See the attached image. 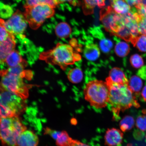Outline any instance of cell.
<instances>
[{
    "mask_svg": "<svg viewBox=\"0 0 146 146\" xmlns=\"http://www.w3.org/2000/svg\"><path fill=\"white\" fill-rule=\"evenodd\" d=\"M25 67L21 65L0 70V76L2 77L0 83L1 92L9 91L23 100L28 98L30 85L25 83L23 78L30 80L32 78L33 74L30 71L25 70Z\"/></svg>",
    "mask_w": 146,
    "mask_h": 146,
    "instance_id": "1",
    "label": "cell"
},
{
    "mask_svg": "<svg viewBox=\"0 0 146 146\" xmlns=\"http://www.w3.org/2000/svg\"><path fill=\"white\" fill-rule=\"evenodd\" d=\"M106 80L109 89L108 105L109 106L114 120L119 119L120 112H124L132 107L136 108L140 107L128 86L113 83L109 77Z\"/></svg>",
    "mask_w": 146,
    "mask_h": 146,
    "instance_id": "2",
    "label": "cell"
},
{
    "mask_svg": "<svg viewBox=\"0 0 146 146\" xmlns=\"http://www.w3.org/2000/svg\"><path fill=\"white\" fill-rule=\"evenodd\" d=\"M40 59L52 65H56L65 70L67 67L81 59V56L70 44L58 43L52 50L43 52Z\"/></svg>",
    "mask_w": 146,
    "mask_h": 146,
    "instance_id": "3",
    "label": "cell"
},
{
    "mask_svg": "<svg viewBox=\"0 0 146 146\" xmlns=\"http://www.w3.org/2000/svg\"><path fill=\"white\" fill-rule=\"evenodd\" d=\"M84 94L86 100L96 108H104L108 105L109 89L106 82L97 80L89 82Z\"/></svg>",
    "mask_w": 146,
    "mask_h": 146,
    "instance_id": "4",
    "label": "cell"
},
{
    "mask_svg": "<svg viewBox=\"0 0 146 146\" xmlns=\"http://www.w3.org/2000/svg\"><path fill=\"white\" fill-rule=\"evenodd\" d=\"M27 127L18 117L0 119V140L3 146H17L18 137Z\"/></svg>",
    "mask_w": 146,
    "mask_h": 146,
    "instance_id": "5",
    "label": "cell"
},
{
    "mask_svg": "<svg viewBox=\"0 0 146 146\" xmlns=\"http://www.w3.org/2000/svg\"><path fill=\"white\" fill-rule=\"evenodd\" d=\"M26 104L20 97L9 91L0 94V119L18 117L26 108Z\"/></svg>",
    "mask_w": 146,
    "mask_h": 146,
    "instance_id": "6",
    "label": "cell"
},
{
    "mask_svg": "<svg viewBox=\"0 0 146 146\" xmlns=\"http://www.w3.org/2000/svg\"><path fill=\"white\" fill-rule=\"evenodd\" d=\"M24 7V15L29 26L34 30H37L46 19L53 16L55 13L54 8L45 4Z\"/></svg>",
    "mask_w": 146,
    "mask_h": 146,
    "instance_id": "7",
    "label": "cell"
},
{
    "mask_svg": "<svg viewBox=\"0 0 146 146\" xmlns=\"http://www.w3.org/2000/svg\"><path fill=\"white\" fill-rule=\"evenodd\" d=\"M100 20L106 31L113 35L124 24L123 15L117 13L110 6L104 7L100 10Z\"/></svg>",
    "mask_w": 146,
    "mask_h": 146,
    "instance_id": "8",
    "label": "cell"
},
{
    "mask_svg": "<svg viewBox=\"0 0 146 146\" xmlns=\"http://www.w3.org/2000/svg\"><path fill=\"white\" fill-rule=\"evenodd\" d=\"M27 24L23 13L17 10L8 21H5L4 25L7 30L14 36H23Z\"/></svg>",
    "mask_w": 146,
    "mask_h": 146,
    "instance_id": "9",
    "label": "cell"
},
{
    "mask_svg": "<svg viewBox=\"0 0 146 146\" xmlns=\"http://www.w3.org/2000/svg\"><path fill=\"white\" fill-rule=\"evenodd\" d=\"M90 32L97 40V45L102 52L107 54L111 52L113 47V43L111 40L106 37L100 27L91 29Z\"/></svg>",
    "mask_w": 146,
    "mask_h": 146,
    "instance_id": "10",
    "label": "cell"
},
{
    "mask_svg": "<svg viewBox=\"0 0 146 146\" xmlns=\"http://www.w3.org/2000/svg\"><path fill=\"white\" fill-rule=\"evenodd\" d=\"M16 42L15 36L10 34L6 40L0 42V64L5 63V60L12 51L15 50Z\"/></svg>",
    "mask_w": 146,
    "mask_h": 146,
    "instance_id": "11",
    "label": "cell"
},
{
    "mask_svg": "<svg viewBox=\"0 0 146 146\" xmlns=\"http://www.w3.org/2000/svg\"><path fill=\"white\" fill-rule=\"evenodd\" d=\"M123 134L121 131L115 128L108 129L105 136V145L108 146H119L122 143Z\"/></svg>",
    "mask_w": 146,
    "mask_h": 146,
    "instance_id": "12",
    "label": "cell"
},
{
    "mask_svg": "<svg viewBox=\"0 0 146 146\" xmlns=\"http://www.w3.org/2000/svg\"><path fill=\"white\" fill-rule=\"evenodd\" d=\"M39 138L32 131L25 130L18 138L17 146H37Z\"/></svg>",
    "mask_w": 146,
    "mask_h": 146,
    "instance_id": "13",
    "label": "cell"
},
{
    "mask_svg": "<svg viewBox=\"0 0 146 146\" xmlns=\"http://www.w3.org/2000/svg\"><path fill=\"white\" fill-rule=\"evenodd\" d=\"M83 54L87 60L95 61L100 57V49L96 44L94 43L92 41L88 40L84 47Z\"/></svg>",
    "mask_w": 146,
    "mask_h": 146,
    "instance_id": "14",
    "label": "cell"
},
{
    "mask_svg": "<svg viewBox=\"0 0 146 146\" xmlns=\"http://www.w3.org/2000/svg\"><path fill=\"white\" fill-rule=\"evenodd\" d=\"M5 63L9 67V68H13L23 65L27 66V62L23 59L21 54L18 51L14 50L7 56L5 60Z\"/></svg>",
    "mask_w": 146,
    "mask_h": 146,
    "instance_id": "15",
    "label": "cell"
},
{
    "mask_svg": "<svg viewBox=\"0 0 146 146\" xmlns=\"http://www.w3.org/2000/svg\"><path fill=\"white\" fill-rule=\"evenodd\" d=\"M109 77L111 81L117 84L128 86L129 81L121 69L118 67H114L109 72Z\"/></svg>",
    "mask_w": 146,
    "mask_h": 146,
    "instance_id": "16",
    "label": "cell"
},
{
    "mask_svg": "<svg viewBox=\"0 0 146 146\" xmlns=\"http://www.w3.org/2000/svg\"><path fill=\"white\" fill-rule=\"evenodd\" d=\"M106 0H83L82 9L86 15H88L94 13L96 7L103 8L105 5Z\"/></svg>",
    "mask_w": 146,
    "mask_h": 146,
    "instance_id": "17",
    "label": "cell"
},
{
    "mask_svg": "<svg viewBox=\"0 0 146 146\" xmlns=\"http://www.w3.org/2000/svg\"><path fill=\"white\" fill-rule=\"evenodd\" d=\"M111 4L115 11L121 15L128 13L132 9L125 0H111Z\"/></svg>",
    "mask_w": 146,
    "mask_h": 146,
    "instance_id": "18",
    "label": "cell"
},
{
    "mask_svg": "<svg viewBox=\"0 0 146 146\" xmlns=\"http://www.w3.org/2000/svg\"><path fill=\"white\" fill-rule=\"evenodd\" d=\"M55 32L58 37L61 39H66L72 33V29L68 23L61 22L56 25Z\"/></svg>",
    "mask_w": 146,
    "mask_h": 146,
    "instance_id": "19",
    "label": "cell"
},
{
    "mask_svg": "<svg viewBox=\"0 0 146 146\" xmlns=\"http://www.w3.org/2000/svg\"><path fill=\"white\" fill-rule=\"evenodd\" d=\"M116 38V42L114 48L115 52L119 57L123 58L126 56L130 52L129 45L125 42L121 41Z\"/></svg>",
    "mask_w": 146,
    "mask_h": 146,
    "instance_id": "20",
    "label": "cell"
},
{
    "mask_svg": "<svg viewBox=\"0 0 146 146\" xmlns=\"http://www.w3.org/2000/svg\"><path fill=\"white\" fill-rule=\"evenodd\" d=\"M143 82L141 78L138 76L134 75L132 76L129 81L128 87L133 94L138 96L141 91Z\"/></svg>",
    "mask_w": 146,
    "mask_h": 146,
    "instance_id": "21",
    "label": "cell"
},
{
    "mask_svg": "<svg viewBox=\"0 0 146 146\" xmlns=\"http://www.w3.org/2000/svg\"><path fill=\"white\" fill-rule=\"evenodd\" d=\"M67 77L69 81L71 83L78 84L80 83L83 79V72L79 68H73L68 72Z\"/></svg>",
    "mask_w": 146,
    "mask_h": 146,
    "instance_id": "22",
    "label": "cell"
},
{
    "mask_svg": "<svg viewBox=\"0 0 146 146\" xmlns=\"http://www.w3.org/2000/svg\"><path fill=\"white\" fill-rule=\"evenodd\" d=\"M135 120L133 117L126 116L123 118L119 123L120 129L123 132L130 131L134 127Z\"/></svg>",
    "mask_w": 146,
    "mask_h": 146,
    "instance_id": "23",
    "label": "cell"
},
{
    "mask_svg": "<svg viewBox=\"0 0 146 146\" xmlns=\"http://www.w3.org/2000/svg\"><path fill=\"white\" fill-rule=\"evenodd\" d=\"M72 139L66 131H62L58 135L56 144L58 146H70Z\"/></svg>",
    "mask_w": 146,
    "mask_h": 146,
    "instance_id": "24",
    "label": "cell"
},
{
    "mask_svg": "<svg viewBox=\"0 0 146 146\" xmlns=\"http://www.w3.org/2000/svg\"><path fill=\"white\" fill-rule=\"evenodd\" d=\"M132 44L140 52H146V36L140 35L136 38Z\"/></svg>",
    "mask_w": 146,
    "mask_h": 146,
    "instance_id": "25",
    "label": "cell"
},
{
    "mask_svg": "<svg viewBox=\"0 0 146 146\" xmlns=\"http://www.w3.org/2000/svg\"><path fill=\"white\" fill-rule=\"evenodd\" d=\"M136 19L140 34L146 36V15L140 14L138 11Z\"/></svg>",
    "mask_w": 146,
    "mask_h": 146,
    "instance_id": "26",
    "label": "cell"
},
{
    "mask_svg": "<svg viewBox=\"0 0 146 146\" xmlns=\"http://www.w3.org/2000/svg\"><path fill=\"white\" fill-rule=\"evenodd\" d=\"M129 61L131 66L135 68H141L144 65L143 58L138 54H135L131 56Z\"/></svg>",
    "mask_w": 146,
    "mask_h": 146,
    "instance_id": "27",
    "label": "cell"
},
{
    "mask_svg": "<svg viewBox=\"0 0 146 146\" xmlns=\"http://www.w3.org/2000/svg\"><path fill=\"white\" fill-rule=\"evenodd\" d=\"M5 23L4 21L0 19V42L6 40L11 34L5 28Z\"/></svg>",
    "mask_w": 146,
    "mask_h": 146,
    "instance_id": "28",
    "label": "cell"
},
{
    "mask_svg": "<svg viewBox=\"0 0 146 146\" xmlns=\"http://www.w3.org/2000/svg\"><path fill=\"white\" fill-rule=\"evenodd\" d=\"M136 127L142 131H146V114L139 116L136 122Z\"/></svg>",
    "mask_w": 146,
    "mask_h": 146,
    "instance_id": "29",
    "label": "cell"
},
{
    "mask_svg": "<svg viewBox=\"0 0 146 146\" xmlns=\"http://www.w3.org/2000/svg\"><path fill=\"white\" fill-rule=\"evenodd\" d=\"M61 132L53 130L48 127H46L44 129V134L48 135L54 140H56Z\"/></svg>",
    "mask_w": 146,
    "mask_h": 146,
    "instance_id": "30",
    "label": "cell"
},
{
    "mask_svg": "<svg viewBox=\"0 0 146 146\" xmlns=\"http://www.w3.org/2000/svg\"><path fill=\"white\" fill-rule=\"evenodd\" d=\"M131 8L134 7L137 10H140L142 6L140 4V0H125Z\"/></svg>",
    "mask_w": 146,
    "mask_h": 146,
    "instance_id": "31",
    "label": "cell"
},
{
    "mask_svg": "<svg viewBox=\"0 0 146 146\" xmlns=\"http://www.w3.org/2000/svg\"><path fill=\"white\" fill-rule=\"evenodd\" d=\"M41 3L50 5L54 9L58 5L56 0H41Z\"/></svg>",
    "mask_w": 146,
    "mask_h": 146,
    "instance_id": "32",
    "label": "cell"
},
{
    "mask_svg": "<svg viewBox=\"0 0 146 146\" xmlns=\"http://www.w3.org/2000/svg\"><path fill=\"white\" fill-rule=\"evenodd\" d=\"M41 3V0H26L25 6H33Z\"/></svg>",
    "mask_w": 146,
    "mask_h": 146,
    "instance_id": "33",
    "label": "cell"
},
{
    "mask_svg": "<svg viewBox=\"0 0 146 146\" xmlns=\"http://www.w3.org/2000/svg\"><path fill=\"white\" fill-rule=\"evenodd\" d=\"M70 146H98L94 145H90L87 144L82 143L78 140L72 139Z\"/></svg>",
    "mask_w": 146,
    "mask_h": 146,
    "instance_id": "34",
    "label": "cell"
},
{
    "mask_svg": "<svg viewBox=\"0 0 146 146\" xmlns=\"http://www.w3.org/2000/svg\"><path fill=\"white\" fill-rule=\"evenodd\" d=\"M58 5L65 2H68L73 5H75L76 2L74 0H56Z\"/></svg>",
    "mask_w": 146,
    "mask_h": 146,
    "instance_id": "35",
    "label": "cell"
},
{
    "mask_svg": "<svg viewBox=\"0 0 146 146\" xmlns=\"http://www.w3.org/2000/svg\"><path fill=\"white\" fill-rule=\"evenodd\" d=\"M141 95L144 101L146 102V85L142 89Z\"/></svg>",
    "mask_w": 146,
    "mask_h": 146,
    "instance_id": "36",
    "label": "cell"
},
{
    "mask_svg": "<svg viewBox=\"0 0 146 146\" xmlns=\"http://www.w3.org/2000/svg\"><path fill=\"white\" fill-rule=\"evenodd\" d=\"M127 146H132V145H131V144H128Z\"/></svg>",
    "mask_w": 146,
    "mask_h": 146,
    "instance_id": "37",
    "label": "cell"
}]
</instances>
